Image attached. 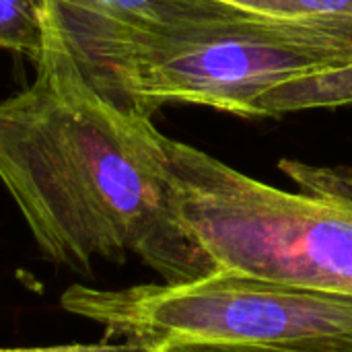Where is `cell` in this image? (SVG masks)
<instances>
[{"instance_id":"cell-1","label":"cell","mask_w":352,"mask_h":352,"mask_svg":"<svg viewBox=\"0 0 352 352\" xmlns=\"http://www.w3.org/2000/svg\"><path fill=\"white\" fill-rule=\"evenodd\" d=\"M35 78L0 101V184L41 258L78 276L138 258L165 285L217 272L173 214L165 134L101 97L41 8Z\"/></svg>"},{"instance_id":"cell-2","label":"cell","mask_w":352,"mask_h":352,"mask_svg":"<svg viewBox=\"0 0 352 352\" xmlns=\"http://www.w3.org/2000/svg\"><path fill=\"white\" fill-rule=\"evenodd\" d=\"M280 190L165 136L173 214L217 270L352 297V167L280 159Z\"/></svg>"},{"instance_id":"cell-3","label":"cell","mask_w":352,"mask_h":352,"mask_svg":"<svg viewBox=\"0 0 352 352\" xmlns=\"http://www.w3.org/2000/svg\"><path fill=\"white\" fill-rule=\"evenodd\" d=\"M169 103L239 118L352 107V25L229 10L161 35L122 70L118 107L153 118Z\"/></svg>"},{"instance_id":"cell-4","label":"cell","mask_w":352,"mask_h":352,"mask_svg":"<svg viewBox=\"0 0 352 352\" xmlns=\"http://www.w3.org/2000/svg\"><path fill=\"white\" fill-rule=\"evenodd\" d=\"M60 305L105 338L245 344L287 352H352V297L243 274L212 272L179 285L95 289L70 285Z\"/></svg>"},{"instance_id":"cell-5","label":"cell","mask_w":352,"mask_h":352,"mask_svg":"<svg viewBox=\"0 0 352 352\" xmlns=\"http://www.w3.org/2000/svg\"><path fill=\"white\" fill-rule=\"evenodd\" d=\"M82 78L118 105L120 74L148 41L235 10L217 0H39Z\"/></svg>"},{"instance_id":"cell-6","label":"cell","mask_w":352,"mask_h":352,"mask_svg":"<svg viewBox=\"0 0 352 352\" xmlns=\"http://www.w3.org/2000/svg\"><path fill=\"white\" fill-rule=\"evenodd\" d=\"M239 12L280 21L352 25V0H217Z\"/></svg>"},{"instance_id":"cell-7","label":"cell","mask_w":352,"mask_h":352,"mask_svg":"<svg viewBox=\"0 0 352 352\" xmlns=\"http://www.w3.org/2000/svg\"><path fill=\"white\" fill-rule=\"evenodd\" d=\"M43 45L39 0H0V52L37 60Z\"/></svg>"},{"instance_id":"cell-8","label":"cell","mask_w":352,"mask_h":352,"mask_svg":"<svg viewBox=\"0 0 352 352\" xmlns=\"http://www.w3.org/2000/svg\"><path fill=\"white\" fill-rule=\"evenodd\" d=\"M0 352H151L148 346L122 340V342H111V340H101L93 344H54V346H16V349H0Z\"/></svg>"},{"instance_id":"cell-9","label":"cell","mask_w":352,"mask_h":352,"mask_svg":"<svg viewBox=\"0 0 352 352\" xmlns=\"http://www.w3.org/2000/svg\"><path fill=\"white\" fill-rule=\"evenodd\" d=\"M151 352H287L262 346H245V344H212V342H165L151 346Z\"/></svg>"}]
</instances>
